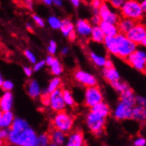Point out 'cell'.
I'll list each match as a JSON object with an SVG mask.
<instances>
[{
    "mask_svg": "<svg viewBox=\"0 0 146 146\" xmlns=\"http://www.w3.org/2000/svg\"><path fill=\"white\" fill-rule=\"evenodd\" d=\"M37 134L29 126L19 131L9 130L7 140L15 146H37Z\"/></svg>",
    "mask_w": 146,
    "mask_h": 146,
    "instance_id": "6da1fadb",
    "label": "cell"
},
{
    "mask_svg": "<svg viewBox=\"0 0 146 146\" xmlns=\"http://www.w3.org/2000/svg\"><path fill=\"white\" fill-rule=\"evenodd\" d=\"M121 14L125 19H129L135 22H140L143 19L144 13L138 1L127 0L124 1V4L121 8Z\"/></svg>",
    "mask_w": 146,
    "mask_h": 146,
    "instance_id": "7a4b0ae2",
    "label": "cell"
},
{
    "mask_svg": "<svg viewBox=\"0 0 146 146\" xmlns=\"http://www.w3.org/2000/svg\"><path fill=\"white\" fill-rule=\"evenodd\" d=\"M54 129L59 130L65 134L69 133L74 127V118L72 114L66 111L56 113L51 121Z\"/></svg>",
    "mask_w": 146,
    "mask_h": 146,
    "instance_id": "3957f363",
    "label": "cell"
},
{
    "mask_svg": "<svg viewBox=\"0 0 146 146\" xmlns=\"http://www.w3.org/2000/svg\"><path fill=\"white\" fill-rule=\"evenodd\" d=\"M117 42V55L118 57L126 59L137 49V45L128 39L126 35L119 34L115 36Z\"/></svg>",
    "mask_w": 146,
    "mask_h": 146,
    "instance_id": "277c9868",
    "label": "cell"
},
{
    "mask_svg": "<svg viewBox=\"0 0 146 146\" xmlns=\"http://www.w3.org/2000/svg\"><path fill=\"white\" fill-rule=\"evenodd\" d=\"M86 125L89 130L97 136H100L104 133V128L106 123V119H103L90 111L85 119Z\"/></svg>",
    "mask_w": 146,
    "mask_h": 146,
    "instance_id": "5b68a950",
    "label": "cell"
},
{
    "mask_svg": "<svg viewBox=\"0 0 146 146\" xmlns=\"http://www.w3.org/2000/svg\"><path fill=\"white\" fill-rule=\"evenodd\" d=\"M126 36L135 44L146 45V28L142 22H135L134 27L126 34Z\"/></svg>",
    "mask_w": 146,
    "mask_h": 146,
    "instance_id": "8992f818",
    "label": "cell"
},
{
    "mask_svg": "<svg viewBox=\"0 0 146 146\" xmlns=\"http://www.w3.org/2000/svg\"><path fill=\"white\" fill-rule=\"evenodd\" d=\"M84 105L90 109L104 101V96L98 86L86 88L84 91Z\"/></svg>",
    "mask_w": 146,
    "mask_h": 146,
    "instance_id": "52a82bcc",
    "label": "cell"
},
{
    "mask_svg": "<svg viewBox=\"0 0 146 146\" xmlns=\"http://www.w3.org/2000/svg\"><path fill=\"white\" fill-rule=\"evenodd\" d=\"M126 61L133 68L139 72H145L146 69V53L143 50L136 49L132 54H130Z\"/></svg>",
    "mask_w": 146,
    "mask_h": 146,
    "instance_id": "ba28073f",
    "label": "cell"
},
{
    "mask_svg": "<svg viewBox=\"0 0 146 146\" xmlns=\"http://www.w3.org/2000/svg\"><path fill=\"white\" fill-rule=\"evenodd\" d=\"M98 16L100 17L101 21L109 22L113 25H117L119 20H121L119 14L113 11L108 2L102 3L98 9Z\"/></svg>",
    "mask_w": 146,
    "mask_h": 146,
    "instance_id": "9c48e42d",
    "label": "cell"
},
{
    "mask_svg": "<svg viewBox=\"0 0 146 146\" xmlns=\"http://www.w3.org/2000/svg\"><path fill=\"white\" fill-rule=\"evenodd\" d=\"M74 80L80 83L81 85L84 86L86 88L93 87V86H98V79L97 77L91 73L84 71L82 69H77L74 73Z\"/></svg>",
    "mask_w": 146,
    "mask_h": 146,
    "instance_id": "30bf717a",
    "label": "cell"
},
{
    "mask_svg": "<svg viewBox=\"0 0 146 146\" xmlns=\"http://www.w3.org/2000/svg\"><path fill=\"white\" fill-rule=\"evenodd\" d=\"M50 104L49 106L51 108V110L54 111L55 113H59L66 110V105L64 103L63 98H62V93L61 89H58L53 92H51L49 96Z\"/></svg>",
    "mask_w": 146,
    "mask_h": 146,
    "instance_id": "8fae6325",
    "label": "cell"
},
{
    "mask_svg": "<svg viewBox=\"0 0 146 146\" xmlns=\"http://www.w3.org/2000/svg\"><path fill=\"white\" fill-rule=\"evenodd\" d=\"M113 115L118 121L130 119H132V107L126 106L121 102H119L113 111Z\"/></svg>",
    "mask_w": 146,
    "mask_h": 146,
    "instance_id": "7c38bea8",
    "label": "cell"
},
{
    "mask_svg": "<svg viewBox=\"0 0 146 146\" xmlns=\"http://www.w3.org/2000/svg\"><path fill=\"white\" fill-rule=\"evenodd\" d=\"M92 30V26L88 20L79 19L77 20L74 24V32L76 33L77 36L82 37H89Z\"/></svg>",
    "mask_w": 146,
    "mask_h": 146,
    "instance_id": "4fadbf2b",
    "label": "cell"
},
{
    "mask_svg": "<svg viewBox=\"0 0 146 146\" xmlns=\"http://www.w3.org/2000/svg\"><path fill=\"white\" fill-rule=\"evenodd\" d=\"M85 139L84 135L82 131L76 130L66 136L65 146H84Z\"/></svg>",
    "mask_w": 146,
    "mask_h": 146,
    "instance_id": "5bb4252c",
    "label": "cell"
},
{
    "mask_svg": "<svg viewBox=\"0 0 146 146\" xmlns=\"http://www.w3.org/2000/svg\"><path fill=\"white\" fill-rule=\"evenodd\" d=\"M13 94L12 92H4L0 96V111H11L13 107Z\"/></svg>",
    "mask_w": 146,
    "mask_h": 146,
    "instance_id": "9a60e30c",
    "label": "cell"
},
{
    "mask_svg": "<svg viewBox=\"0 0 146 146\" xmlns=\"http://www.w3.org/2000/svg\"><path fill=\"white\" fill-rule=\"evenodd\" d=\"M111 108L108 106V104H106V102H101L99 104L96 105L95 106H93L92 108H90V111L93 113L94 114H96L103 119H106L110 115L111 113Z\"/></svg>",
    "mask_w": 146,
    "mask_h": 146,
    "instance_id": "2e32d148",
    "label": "cell"
},
{
    "mask_svg": "<svg viewBox=\"0 0 146 146\" xmlns=\"http://www.w3.org/2000/svg\"><path fill=\"white\" fill-rule=\"evenodd\" d=\"M102 75L104 77V79L108 82L109 83L114 82L117 81L121 80V75L118 70L113 66L111 68H103L102 70Z\"/></svg>",
    "mask_w": 146,
    "mask_h": 146,
    "instance_id": "e0dca14e",
    "label": "cell"
},
{
    "mask_svg": "<svg viewBox=\"0 0 146 146\" xmlns=\"http://www.w3.org/2000/svg\"><path fill=\"white\" fill-rule=\"evenodd\" d=\"M98 27L101 29V30L105 34L106 36L115 37L116 36L119 35V30L117 28V25H113V24H111V23L106 22V21H101Z\"/></svg>",
    "mask_w": 146,
    "mask_h": 146,
    "instance_id": "ac0fdd59",
    "label": "cell"
},
{
    "mask_svg": "<svg viewBox=\"0 0 146 146\" xmlns=\"http://www.w3.org/2000/svg\"><path fill=\"white\" fill-rule=\"evenodd\" d=\"M27 91H28L29 96L35 99V98H40L41 93H42V88L36 80H31L28 84Z\"/></svg>",
    "mask_w": 146,
    "mask_h": 146,
    "instance_id": "d6986e66",
    "label": "cell"
},
{
    "mask_svg": "<svg viewBox=\"0 0 146 146\" xmlns=\"http://www.w3.org/2000/svg\"><path fill=\"white\" fill-rule=\"evenodd\" d=\"M119 102L123 103L129 107H134L135 106V95L134 91L129 89L127 91L121 93L119 95Z\"/></svg>",
    "mask_w": 146,
    "mask_h": 146,
    "instance_id": "ffe728a7",
    "label": "cell"
},
{
    "mask_svg": "<svg viewBox=\"0 0 146 146\" xmlns=\"http://www.w3.org/2000/svg\"><path fill=\"white\" fill-rule=\"evenodd\" d=\"M14 118L15 116L12 111L2 113L1 117H0V128L1 129H9L13 122Z\"/></svg>",
    "mask_w": 146,
    "mask_h": 146,
    "instance_id": "44dd1931",
    "label": "cell"
},
{
    "mask_svg": "<svg viewBox=\"0 0 146 146\" xmlns=\"http://www.w3.org/2000/svg\"><path fill=\"white\" fill-rule=\"evenodd\" d=\"M49 135L51 143H54L58 146H62L65 144L66 140V134L57 129H53Z\"/></svg>",
    "mask_w": 146,
    "mask_h": 146,
    "instance_id": "7402d4cb",
    "label": "cell"
},
{
    "mask_svg": "<svg viewBox=\"0 0 146 146\" xmlns=\"http://www.w3.org/2000/svg\"><path fill=\"white\" fill-rule=\"evenodd\" d=\"M135 21L129 20V19H125L122 18L119 20V21L117 24V28L119 30V34H122V35H126V34L135 25Z\"/></svg>",
    "mask_w": 146,
    "mask_h": 146,
    "instance_id": "603a6c76",
    "label": "cell"
},
{
    "mask_svg": "<svg viewBox=\"0 0 146 146\" xmlns=\"http://www.w3.org/2000/svg\"><path fill=\"white\" fill-rule=\"evenodd\" d=\"M132 119L136 121L143 122L146 119V109L145 106H135L132 107Z\"/></svg>",
    "mask_w": 146,
    "mask_h": 146,
    "instance_id": "cb8c5ba5",
    "label": "cell"
},
{
    "mask_svg": "<svg viewBox=\"0 0 146 146\" xmlns=\"http://www.w3.org/2000/svg\"><path fill=\"white\" fill-rule=\"evenodd\" d=\"M90 39L92 42H97V44H103L104 42L106 36L105 34L103 33V31L101 30V29L97 26V27H92V30L90 33Z\"/></svg>",
    "mask_w": 146,
    "mask_h": 146,
    "instance_id": "d4e9b609",
    "label": "cell"
},
{
    "mask_svg": "<svg viewBox=\"0 0 146 146\" xmlns=\"http://www.w3.org/2000/svg\"><path fill=\"white\" fill-rule=\"evenodd\" d=\"M103 44H104L106 49L110 54H113L114 56L117 55V42L115 37L106 36Z\"/></svg>",
    "mask_w": 146,
    "mask_h": 146,
    "instance_id": "484cf974",
    "label": "cell"
},
{
    "mask_svg": "<svg viewBox=\"0 0 146 146\" xmlns=\"http://www.w3.org/2000/svg\"><path fill=\"white\" fill-rule=\"evenodd\" d=\"M59 30L61 31L63 36L67 37L70 33L74 31V23L70 19H64L61 21V26Z\"/></svg>",
    "mask_w": 146,
    "mask_h": 146,
    "instance_id": "4316f807",
    "label": "cell"
},
{
    "mask_svg": "<svg viewBox=\"0 0 146 146\" xmlns=\"http://www.w3.org/2000/svg\"><path fill=\"white\" fill-rule=\"evenodd\" d=\"M89 57L90 58L91 62L95 66H98V67H104L105 64H106V61L107 59L105 56L98 54L97 52H95V51H93V50L90 51Z\"/></svg>",
    "mask_w": 146,
    "mask_h": 146,
    "instance_id": "83f0119b",
    "label": "cell"
},
{
    "mask_svg": "<svg viewBox=\"0 0 146 146\" xmlns=\"http://www.w3.org/2000/svg\"><path fill=\"white\" fill-rule=\"evenodd\" d=\"M61 93H62V98H63L66 106L73 107L75 106V100H74L73 93L70 90L61 89Z\"/></svg>",
    "mask_w": 146,
    "mask_h": 146,
    "instance_id": "f1b7e54d",
    "label": "cell"
},
{
    "mask_svg": "<svg viewBox=\"0 0 146 146\" xmlns=\"http://www.w3.org/2000/svg\"><path fill=\"white\" fill-rule=\"evenodd\" d=\"M50 71L55 76H59L62 73H63V65L61 64V62L59 61V59L58 58H54L52 63L50 64Z\"/></svg>",
    "mask_w": 146,
    "mask_h": 146,
    "instance_id": "f546056e",
    "label": "cell"
},
{
    "mask_svg": "<svg viewBox=\"0 0 146 146\" xmlns=\"http://www.w3.org/2000/svg\"><path fill=\"white\" fill-rule=\"evenodd\" d=\"M62 85V80L59 76H54L53 78H51L50 81L49 82L48 87L46 88V90H48V92L50 94L51 92H53L58 89H60Z\"/></svg>",
    "mask_w": 146,
    "mask_h": 146,
    "instance_id": "4dcf8cb0",
    "label": "cell"
},
{
    "mask_svg": "<svg viewBox=\"0 0 146 146\" xmlns=\"http://www.w3.org/2000/svg\"><path fill=\"white\" fill-rule=\"evenodd\" d=\"M111 84V86L113 87V89L116 91V92H118L119 95H121V93H123V92H125V91H127V90H129L130 88H129V86H128V84L127 83H126V82H121V80L119 81H117V82H111V83H110Z\"/></svg>",
    "mask_w": 146,
    "mask_h": 146,
    "instance_id": "1f68e13d",
    "label": "cell"
},
{
    "mask_svg": "<svg viewBox=\"0 0 146 146\" xmlns=\"http://www.w3.org/2000/svg\"><path fill=\"white\" fill-rule=\"evenodd\" d=\"M48 24L52 29H59L61 26V20L57 16H50L48 18Z\"/></svg>",
    "mask_w": 146,
    "mask_h": 146,
    "instance_id": "d6a6232c",
    "label": "cell"
},
{
    "mask_svg": "<svg viewBox=\"0 0 146 146\" xmlns=\"http://www.w3.org/2000/svg\"><path fill=\"white\" fill-rule=\"evenodd\" d=\"M50 143V139L49 134L44 133L37 135V146H49Z\"/></svg>",
    "mask_w": 146,
    "mask_h": 146,
    "instance_id": "836d02e7",
    "label": "cell"
},
{
    "mask_svg": "<svg viewBox=\"0 0 146 146\" xmlns=\"http://www.w3.org/2000/svg\"><path fill=\"white\" fill-rule=\"evenodd\" d=\"M49 96H50V93L48 92V90H47L46 89L42 90V93H41V96H40V99H41L42 104L44 105V106H49V104H50Z\"/></svg>",
    "mask_w": 146,
    "mask_h": 146,
    "instance_id": "e575fe53",
    "label": "cell"
},
{
    "mask_svg": "<svg viewBox=\"0 0 146 146\" xmlns=\"http://www.w3.org/2000/svg\"><path fill=\"white\" fill-rule=\"evenodd\" d=\"M47 50H48L49 55L53 56L54 54H56L57 53V50H58V44H57V42L54 40H50L49 42Z\"/></svg>",
    "mask_w": 146,
    "mask_h": 146,
    "instance_id": "d590c367",
    "label": "cell"
},
{
    "mask_svg": "<svg viewBox=\"0 0 146 146\" xmlns=\"http://www.w3.org/2000/svg\"><path fill=\"white\" fill-rule=\"evenodd\" d=\"M1 88L4 90V92H12V90L14 88V84L10 80H5L1 86Z\"/></svg>",
    "mask_w": 146,
    "mask_h": 146,
    "instance_id": "8d00e7d4",
    "label": "cell"
},
{
    "mask_svg": "<svg viewBox=\"0 0 146 146\" xmlns=\"http://www.w3.org/2000/svg\"><path fill=\"white\" fill-rule=\"evenodd\" d=\"M24 56L26 57V58H27L30 63L35 64L36 62V57L35 54H34L33 51H31L30 50H29V49L25 50H24Z\"/></svg>",
    "mask_w": 146,
    "mask_h": 146,
    "instance_id": "74e56055",
    "label": "cell"
},
{
    "mask_svg": "<svg viewBox=\"0 0 146 146\" xmlns=\"http://www.w3.org/2000/svg\"><path fill=\"white\" fill-rule=\"evenodd\" d=\"M111 8H114V9L117 10H121V8L122 7L124 1L123 0H111V1L108 2Z\"/></svg>",
    "mask_w": 146,
    "mask_h": 146,
    "instance_id": "f35d334b",
    "label": "cell"
},
{
    "mask_svg": "<svg viewBox=\"0 0 146 146\" xmlns=\"http://www.w3.org/2000/svg\"><path fill=\"white\" fill-rule=\"evenodd\" d=\"M32 19L34 21V22H35L38 27L40 28H44L45 26V22L44 21V19L42 18V17H40L39 15L37 14H33L32 15Z\"/></svg>",
    "mask_w": 146,
    "mask_h": 146,
    "instance_id": "ab89813d",
    "label": "cell"
},
{
    "mask_svg": "<svg viewBox=\"0 0 146 146\" xmlns=\"http://www.w3.org/2000/svg\"><path fill=\"white\" fill-rule=\"evenodd\" d=\"M45 61L44 59H42V60H39V61H36L35 64H34V66L32 67L33 69V72H38L40 70H42V68L45 66Z\"/></svg>",
    "mask_w": 146,
    "mask_h": 146,
    "instance_id": "60d3db41",
    "label": "cell"
},
{
    "mask_svg": "<svg viewBox=\"0 0 146 146\" xmlns=\"http://www.w3.org/2000/svg\"><path fill=\"white\" fill-rule=\"evenodd\" d=\"M133 144H134V146H145L146 145V139L143 136H138L134 140Z\"/></svg>",
    "mask_w": 146,
    "mask_h": 146,
    "instance_id": "b9f144b4",
    "label": "cell"
},
{
    "mask_svg": "<svg viewBox=\"0 0 146 146\" xmlns=\"http://www.w3.org/2000/svg\"><path fill=\"white\" fill-rule=\"evenodd\" d=\"M89 21L91 24L92 27H97V26H99V24L101 23V19L98 15H92V17L90 18V21Z\"/></svg>",
    "mask_w": 146,
    "mask_h": 146,
    "instance_id": "7bdbcfd3",
    "label": "cell"
},
{
    "mask_svg": "<svg viewBox=\"0 0 146 146\" xmlns=\"http://www.w3.org/2000/svg\"><path fill=\"white\" fill-rule=\"evenodd\" d=\"M135 105L136 106H145L146 105V98L143 96H135Z\"/></svg>",
    "mask_w": 146,
    "mask_h": 146,
    "instance_id": "ee69618b",
    "label": "cell"
},
{
    "mask_svg": "<svg viewBox=\"0 0 146 146\" xmlns=\"http://www.w3.org/2000/svg\"><path fill=\"white\" fill-rule=\"evenodd\" d=\"M8 133H9V129H1L0 128V139L2 140L7 139Z\"/></svg>",
    "mask_w": 146,
    "mask_h": 146,
    "instance_id": "f6af8a7d",
    "label": "cell"
},
{
    "mask_svg": "<svg viewBox=\"0 0 146 146\" xmlns=\"http://www.w3.org/2000/svg\"><path fill=\"white\" fill-rule=\"evenodd\" d=\"M23 71H24L25 75L28 76V77H30L33 74V69H32V67H30V66H24Z\"/></svg>",
    "mask_w": 146,
    "mask_h": 146,
    "instance_id": "bcb514c9",
    "label": "cell"
},
{
    "mask_svg": "<svg viewBox=\"0 0 146 146\" xmlns=\"http://www.w3.org/2000/svg\"><path fill=\"white\" fill-rule=\"evenodd\" d=\"M103 1H100V0H93V1H91V6L93 9H99Z\"/></svg>",
    "mask_w": 146,
    "mask_h": 146,
    "instance_id": "7dc6e473",
    "label": "cell"
},
{
    "mask_svg": "<svg viewBox=\"0 0 146 146\" xmlns=\"http://www.w3.org/2000/svg\"><path fill=\"white\" fill-rule=\"evenodd\" d=\"M53 59H54V57H53V56H51V55H48V56L45 58V59H44V61H45V65H46V66H50V64L52 63Z\"/></svg>",
    "mask_w": 146,
    "mask_h": 146,
    "instance_id": "c3c4849f",
    "label": "cell"
},
{
    "mask_svg": "<svg viewBox=\"0 0 146 146\" xmlns=\"http://www.w3.org/2000/svg\"><path fill=\"white\" fill-rule=\"evenodd\" d=\"M113 61L111 60V59H106V64H105V66L104 68H111V67H113Z\"/></svg>",
    "mask_w": 146,
    "mask_h": 146,
    "instance_id": "681fc988",
    "label": "cell"
},
{
    "mask_svg": "<svg viewBox=\"0 0 146 146\" xmlns=\"http://www.w3.org/2000/svg\"><path fill=\"white\" fill-rule=\"evenodd\" d=\"M70 3L74 7H79L82 4V1L81 0H71Z\"/></svg>",
    "mask_w": 146,
    "mask_h": 146,
    "instance_id": "f907efd6",
    "label": "cell"
},
{
    "mask_svg": "<svg viewBox=\"0 0 146 146\" xmlns=\"http://www.w3.org/2000/svg\"><path fill=\"white\" fill-rule=\"evenodd\" d=\"M67 37H68V39H69L70 41H75L76 38H77V35H76V33L74 31H73L72 33L69 34V36H68Z\"/></svg>",
    "mask_w": 146,
    "mask_h": 146,
    "instance_id": "816d5d0a",
    "label": "cell"
},
{
    "mask_svg": "<svg viewBox=\"0 0 146 146\" xmlns=\"http://www.w3.org/2000/svg\"><path fill=\"white\" fill-rule=\"evenodd\" d=\"M23 4H24V5L26 7H28L29 9H30V10L33 9V2L32 1H29V0H28V1H24Z\"/></svg>",
    "mask_w": 146,
    "mask_h": 146,
    "instance_id": "f5cc1de1",
    "label": "cell"
},
{
    "mask_svg": "<svg viewBox=\"0 0 146 146\" xmlns=\"http://www.w3.org/2000/svg\"><path fill=\"white\" fill-rule=\"evenodd\" d=\"M60 53H61V55H63V56L67 55L68 53H69V49H68V47H63V48L61 49V50H60Z\"/></svg>",
    "mask_w": 146,
    "mask_h": 146,
    "instance_id": "db71d44e",
    "label": "cell"
},
{
    "mask_svg": "<svg viewBox=\"0 0 146 146\" xmlns=\"http://www.w3.org/2000/svg\"><path fill=\"white\" fill-rule=\"evenodd\" d=\"M52 5H55L58 7H61L63 5V1H61V0H53Z\"/></svg>",
    "mask_w": 146,
    "mask_h": 146,
    "instance_id": "11a10c76",
    "label": "cell"
},
{
    "mask_svg": "<svg viewBox=\"0 0 146 146\" xmlns=\"http://www.w3.org/2000/svg\"><path fill=\"white\" fill-rule=\"evenodd\" d=\"M139 4H140V6L142 8L143 12L145 13V11H146V1H145V0H143V1L139 2Z\"/></svg>",
    "mask_w": 146,
    "mask_h": 146,
    "instance_id": "9f6ffc18",
    "label": "cell"
},
{
    "mask_svg": "<svg viewBox=\"0 0 146 146\" xmlns=\"http://www.w3.org/2000/svg\"><path fill=\"white\" fill-rule=\"evenodd\" d=\"M42 4L45 5H48V6H50L52 5V0H44V1H42Z\"/></svg>",
    "mask_w": 146,
    "mask_h": 146,
    "instance_id": "6f0895ef",
    "label": "cell"
},
{
    "mask_svg": "<svg viewBox=\"0 0 146 146\" xmlns=\"http://www.w3.org/2000/svg\"><path fill=\"white\" fill-rule=\"evenodd\" d=\"M4 81H5V79H4V77H3L2 74H1V73H0V88H1V86H2V84H3Z\"/></svg>",
    "mask_w": 146,
    "mask_h": 146,
    "instance_id": "680465c9",
    "label": "cell"
},
{
    "mask_svg": "<svg viewBox=\"0 0 146 146\" xmlns=\"http://www.w3.org/2000/svg\"><path fill=\"white\" fill-rule=\"evenodd\" d=\"M26 26H27V29L29 30H32V25H31V23L27 22V23H26Z\"/></svg>",
    "mask_w": 146,
    "mask_h": 146,
    "instance_id": "91938a15",
    "label": "cell"
},
{
    "mask_svg": "<svg viewBox=\"0 0 146 146\" xmlns=\"http://www.w3.org/2000/svg\"><path fill=\"white\" fill-rule=\"evenodd\" d=\"M4 144H5V141L0 139V146H4Z\"/></svg>",
    "mask_w": 146,
    "mask_h": 146,
    "instance_id": "94428289",
    "label": "cell"
},
{
    "mask_svg": "<svg viewBox=\"0 0 146 146\" xmlns=\"http://www.w3.org/2000/svg\"><path fill=\"white\" fill-rule=\"evenodd\" d=\"M49 146H58V145H56V144H54V143H50Z\"/></svg>",
    "mask_w": 146,
    "mask_h": 146,
    "instance_id": "6125c7cd",
    "label": "cell"
},
{
    "mask_svg": "<svg viewBox=\"0 0 146 146\" xmlns=\"http://www.w3.org/2000/svg\"><path fill=\"white\" fill-rule=\"evenodd\" d=\"M1 114H2V113H1V111H0V117H1Z\"/></svg>",
    "mask_w": 146,
    "mask_h": 146,
    "instance_id": "be15d7a7",
    "label": "cell"
}]
</instances>
